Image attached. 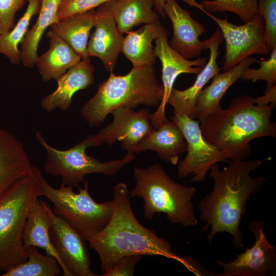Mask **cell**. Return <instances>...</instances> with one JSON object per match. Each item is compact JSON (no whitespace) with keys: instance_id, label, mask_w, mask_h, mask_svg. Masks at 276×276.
Listing matches in <instances>:
<instances>
[{"instance_id":"obj_18","label":"cell","mask_w":276,"mask_h":276,"mask_svg":"<svg viewBox=\"0 0 276 276\" xmlns=\"http://www.w3.org/2000/svg\"><path fill=\"white\" fill-rule=\"evenodd\" d=\"M94 72L95 68L90 60H81L56 80V89L41 100L42 108L48 112L57 108L68 110L71 106L74 95L94 84Z\"/></svg>"},{"instance_id":"obj_21","label":"cell","mask_w":276,"mask_h":276,"mask_svg":"<svg viewBox=\"0 0 276 276\" xmlns=\"http://www.w3.org/2000/svg\"><path fill=\"white\" fill-rule=\"evenodd\" d=\"M257 59L248 56L230 70L219 73L211 83L199 93L196 103L195 119L201 122L209 115L222 109L221 100L229 88L241 78L244 70Z\"/></svg>"},{"instance_id":"obj_3","label":"cell","mask_w":276,"mask_h":276,"mask_svg":"<svg viewBox=\"0 0 276 276\" xmlns=\"http://www.w3.org/2000/svg\"><path fill=\"white\" fill-rule=\"evenodd\" d=\"M275 106H261L254 98L242 95L233 99L227 108L209 115L200 122L204 140L228 160L246 159L251 153L250 142L262 137L276 136V123L271 120Z\"/></svg>"},{"instance_id":"obj_14","label":"cell","mask_w":276,"mask_h":276,"mask_svg":"<svg viewBox=\"0 0 276 276\" xmlns=\"http://www.w3.org/2000/svg\"><path fill=\"white\" fill-rule=\"evenodd\" d=\"M169 34L168 30L163 27L161 34L155 40L153 48L155 56L159 58L162 63L163 87L162 101L156 111L150 114V123L154 128H157L168 120L166 106L177 77L181 74H197L207 62L205 57L191 60L181 55L169 45Z\"/></svg>"},{"instance_id":"obj_13","label":"cell","mask_w":276,"mask_h":276,"mask_svg":"<svg viewBox=\"0 0 276 276\" xmlns=\"http://www.w3.org/2000/svg\"><path fill=\"white\" fill-rule=\"evenodd\" d=\"M49 235L61 263L63 276H97L90 268L91 260L86 240L54 213Z\"/></svg>"},{"instance_id":"obj_9","label":"cell","mask_w":276,"mask_h":276,"mask_svg":"<svg viewBox=\"0 0 276 276\" xmlns=\"http://www.w3.org/2000/svg\"><path fill=\"white\" fill-rule=\"evenodd\" d=\"M190 7H194L210 17L219 27L225 41V52L221 70L228 71L252 54L267 55L270 51L264 36V24L257 14L242 25L228 21L227 17L220 18L203 9L197 0H182Z\"/></svg>"},{"instance_id":"obj_25","label":"cell","mask_w":276,"mask_h":276,"mask_svg":"<svg viewBox=\"0 0 276 276\" xmlns=\"http://www.w3.org/2000/svg\"><path fill=\"white\" fill-rule=\"evenodd\" d=\"M163 27L159 20L145 24L136 31L126 33L121 53L131 62L133 67L153 65L155 63L152 42L160 36Z\"/></svg>"},{"instance_id":"obj_37","label":"cell","mask_w":276,"mask_h":276,"mask_svg":"<svg viewBox=\"0 0 276 276\" xmlns=\"http://www.w3.org/2000/svg\"><path fill=\"white\" fill-rule=\"evenodd\" d=\"M167 0H154V9L158 15L164 18L166 17L164 11L165 5Z\"/></svg>"},{"instance_id":"obj_33","label":"cell","mask_w":276,"mask_h":276,"mask_svg":"<svg viewBox=\"0 0 276 276\" xmlns=\"http://www.w3.org/2000/svg\"><path fill=\"white\" fill-rule=\"evenodd\" d=\"M111 1L113 0H61L57 12V20L94 9Z\"/></svg>"},{"instance_id":"obj_5","label":"cell","mask_w":276,"mask_h":276,"mask_svg":"<svg viewBox=\"0 0 276 276\" xmlns=\"http://www.w3.org/2000/svg\"><path fill=\"white\" fill-rule=\"evenodd\" d=\"M133 172L135 185L130 196L143 199L145 218L150 220L156 213H164L172 223L185 227L197 224L192 202L195 188L174 181L159 164L135 167Z\"/></svg>"},{"instance_id":"obj_4","label":"cell","mask_w":276,"mask_h":276,"mask_svg":"<svg viewBox=\"0 0 276 276\" xmlns=\"http://www.w3.org/2000/svg\"><path fill=\"white\" fill-rule=\"evenodd\" d=\"M163 96V87L153 65L133 67L125 75H116L112 72L82 105L80 115L90 127H98L118 108L134 109L140 105L157 107Z\"/></svg>"},{"instance_id":"obj_10","label":"cell","mask_w":276,"mask_h":276,"mask_svg":"<svg viewBox=\"0 0 276 276\" xmlns=\"http://www.w3.org/2000/svg\"><path fill=\"white\" fill-rule=\"evenodd\" d=\"M172 121L178 126L187 144V153L179 163L178 175L182 178L191 176V181L205 180L212 167L219 162H227L224 153L203 139L200 122L179 112H173Z\"/></svg>"},{"instance_id":"obj_22","label":"cell","mask_w":276,"mask_h":276,"mask_svg":"<svg viewBox=\"0 0 276 276\" xmlns=\"http://www.w3.org/2000/svg\"><path fill=\"white\" fill-rule=\"evenodd\" d=\"M49 48L38 56L36 65L42 81H56L69 68L79 63L81 59L62 39L51 30L47 34Z\"/></svg>"},{"instance_id":"obj_34","label":"cell","mask_w":276,"mask_h":276,"mask_svg":"<svg viewBox=\"0 0 276 276\" xmlns=\"http://www.w3.org/2000/svg\"><path fill=\"white\" fill-rule=\"evenodd\" d=\"M25 3V0H0V34L9 32L15 26L16 13Z\"/></svg>"},{"instance_id":"obj_31","label":"cell","mask_w":276,"mask_h":276,"mask_svg":"<svg viewBox=\"0 0 276 276\" xmlns=\"http://www.w3.org/2000/svg\"><path fill=\"white\" fill-rule=\"evenodd\" d=\"M269 57L265 59L260 58L258 62L260 66L258 68H246L241 75L242 80L256 82L263 80L266 83V90L275 85L276 83V48L270 52Z\"/></svg>"},{"instance_id":"obj_35","label":"cell","mask_w":276,"mask_h":276,"mask_svg":"<svg viewBox=\"0 0 276 276\" xmlns=\"http://www.w3.org/2000/svg\"><path fill=\"white\" fill-rule=\"evenodd\" d=\"M142 256L134 255L126 256L120 258L110 270L103 273L102 276H132L136 263Z\"/></svg>"},{"instance_id":"obj_15","label":"cell","mask_w":276,"mask_h":276,"mask_svg":"<svg viewBox=\"0 0 276 276\" xmlns=\"http://www.w3.org/2000/svg\"><path fill=\"white\" fill-rule=\"evenodd\" d=\"M95 30L88 40V56L96 57L108 72H112L121 52L124 36L118 30L110 11L104 4L96 11Z\"/></svg>"},{"instance_id":"obj_30","label":"cell","mask_w":276,"mask_h":276,"mask_svg":"<svg viewBox=\"0 0 276 276\" xmlns=\"http://www.w3.org/2000/svg\"><path fill=\"white\" fill-rule=\"evenodd\" d=\"M258 0H202L199 5L210 13L230 12L244 23L258 13Z\"/></svg>"},{"instance_id":"obj_19","label":"cell","mask_w":276,"mask_h":276,"mask_svg":"<svg viewBox=\"0 0 276 276\" xmlns=\"http://www.w3.org/2000/svg\"><path fill=\"white\" fill-rule=\"evenodd\" d=\"M32 169L22 143L0 128V198L17 180L30 174Z\"/></svg>"},{"instance_id":"obj_17","label":"cell","mask_w":276,"mask_h":276,"mask_svg":"<svg viewBox=\"0 0 276 276\" xmlns=\"http://www.w3.org/2000/svg\"><path fill=\"white\" fill-rule=\"evenodd\" d=\"M164 11L173 27V36L169 42L170 47L187 59L199 56L204 50L199 37L205 33L204 26L195 20L176 0H167Z\"/></svg>"},{"instance_id":"obj_2","label":"cell","mask_w":276,"mask_h":276,"mask_svg":"<svg viewBox=\"0 0 276 276\" xmlns=\"http://www.w3.org/2000/svg\"><path fill=\"white\" fill-rule=\"evenodd\" d=\"M115 208L104 228L87 241L98 254L104 273L122 257L129 255L162 256L184 264L186 258L173 251L171 244L146 228L136 219L131 206L130 192L119 182L112 189Z\"/></svg>"},{"instance_id":"obj_6","label":"cell","mask_w":276,"mask_h":276,"mask_svg":"<svg viewBox=\"0 0 276 276\" xmlns=\"http://www.w3.org/2000/svg\"><path fill=\"white\" fill-rule=\"evenodd\" d=\"M39 196L32 170L0 198V271L5 272L27 260L22 234L28 216Z\"/></svg>"},{"instance_id":"obj_29","label":"cell","mask_w":276,"mask_h":276,"mask_svg":"<svg viewBox=\"0 0 276 276\" xmlns=\"http://www.w3.org/2000/svg\"><path fill=\"white\" fill-rule=\"evenodd\" d=\"M26 250L27 260L4 272L3 276H57L61 273L54 257L42 254L35 246L29 247Z\"/></svg>"},{"instance_id":"obj_8","label":"cell","mask_w":276,"mask_h":276,"mask_svg":"<svg viewBox=\"0 0 276 276\" xmlns=\"http://www.w3.org/2000/svg\"><path fill=\"white\" fill-rule=\"evenodd\" d=\"M36 139L46 152L45 171L52 176H60L62 184L72 187H79L84 177L91 173L114 176L135 157L134 153L127 152L121 159L100 162L86 153V149L91 147L87 137L66 150H59L50 146L39 131Z\"/></svg>"},{"instance_id":"obj_26","label":"cell","mask_w":276,"mask_h":276,"mask_svg":"<svg viewBox=\"0 0 276 276\" xmlns=\"http://www.w3.org/2000/svg\"><path fill=\"white\" fill-rule=\"evenodd\" d=\"M122 34L137 25L159 20L155 9L154 0H113L105 3Z\"/></svg>"},{"instance_id":"obj_12","label":"cell","mask_w":276,"mask_h":276,"mask_svg":"<svg viewBox=\"0 0 276 276\" xmlns=\"http://www.w3.org/2000/svg\"><path fill=\"white\" fill-rule=\"evenodd\" d=\"M112 122L99 132L87 137L91 147L104 143L111 146L116 141L127 152L134 153L137 144L153 129L150 121L151 113L145 108L135 111L121 107L114 110Z\"/></svg>"},{"instance_id":"obj_27","label":"cell","mask_w":276,"mask_h":276,"mask_svg":"<svg viewBox=\"0 0 276 276\" xmlns=\"http://www.w3.org/2000/svg\"><path fill=\"white\" fill-rule=\"evenodd\" d=\"M61 1L40 0L38 18L21 43L20 57L24 66L32 67L36 64L38 57L37 49L42 35L49 27L58 20Z\"/></svg>"},{"instance_id":"obj_20","label":"cell","mask_w":276,"mask_h":276,"mask_svg":"<svg viewBox=\"0 0 276 276\" xmlns=\"http://www.w3.org/2000/svg\"><path fill=\"white\" fill-rule=\"evenodd\" d=\"M187 144L180 129L168 119L151 131L136 146L134 153L155 151L166 163L175 165L179 155L187 151Z\"/></svg>"},{"instance_id":"obj_32","label":"cell","mask_w":276,"mask_h":276,"mask_svg":"<svg viewBox=\"0 0 276 276\" xmlns=\"http://www.w3.org/2000/svg\"><path fill=\"white\" fill-rule=\"evenodd\" d=\"M257 13L263 19L264 39L270 52L276 48V0H258Z\"/></svg>"},{"instance_id":"obj_36","label":"cell","mask_w":276,"mask_h":276,"mask_svg":"<svg viewBox=\"0 0 276 276\" xmlns=\"http://www.w3.org/2000/svg\"><path fill=\"white\" fill-rule=\"evenodd\" d=\"M255 104L264 106L270 104L275 106L276 103V85L266 89L262 96L254 98Z\"/></svg>"},{"instance_id":"obj_7","label":"cell","mask_w":276,"mask_h":276,"mask_svg":"<svg viewBox=\"0 0 276 276\" xmlns=\"http://www.w3.org/2000/svg\"><path fill=\"white\" fill-rule=\"evenodd\" d=\"M39 196H43L54 206L53 211L76 229L88 241L102 231L110 220L114 210L113 200L102 203L96 202L88 191V182L84 180L83 187L75 193L73 187L61 185L59 188L51 186L40 169L33 166Z\"/></svg>"},{"instance_id":"obj_11","label":"cell","mask_w":276,"mask_h":276,"mask_svg":"<svg viewBox=\"0 0 276 276\" xmlns=\"http://www.w3.org/2000/svg\"><path fill=\"white\" fill-rule=\"evenodd\" d=\"M248 227L255 238L253 245L230 262L216 259L223 271L217 276H267L276 272V248L270 244L263 232L264 220H252Z\"/></svg>"},{"instance_id":"obj_28","label":"cell","mask_w":276,"mask_h":276,"mask_svg":"<svg viewBox=\"0 0 276 276\" xmlns=\"http://www.w3.org/2000/svg\"><path fill=\"white\" fill-rule=\"evenodd\" d=\"M27 8L18 21L9 32L0 34V54L6 56L11 63L21 62L20 50L18 49L28 31L32 17L38 13L40 0H27Z\"/></svg>"},{"instance_id":"obj_23","label":"cell","mask_w":276,"mask_h":276,"mask_svg":"<svg viewBox=\"0 0 276 276\" xmlns=\"http://www.w3.org/2000/svg\"><path fill=\"white\" fill-rule=\"evenodd\" d=\"M96 21L94 9L78 13L57 20L51 25L50 30L65 41L80 57L89 60L87 51L88 38Z\"/></svg>"},{"instance_id":"obj_1","label":"cell","mask_w":276,"mask_h":276,"mask_svg":"<svg viewBox=\"0 0 276 276\" xmlns=\"http://www.w3.org/2000/svg\"><path fill=\"white\" fill-rule=\"evenodd\" d=\"M265 161L229 160L222 169L218 163L212 167L209 176L214 181L213 190L199 203V218L205 223L202 230L210 229L207 236L210 243L217 234L226 232L232 236L235 246L243 247L240 225L246 202L266 181L265 177H252L250 173Z\"/></svg>"},{"instance_id":"obj_24","label":"cell","mask_w":276,"mask_h":276,"mask_svg":"<svg viewBox=\"0 0 276 276\" xmlns=\"http://www.w3.org/2000/svg\"><path fill=\"white\" fill-rule=\"evenodd\" d=\"M53 214V210L46 202L37 199L28 216L22 242L25 250L30 246L44 250L46 254L55 258L61 268L60 260L52 244L49 235Z\"/></svg>"},{"instance_id":"obj_16","label":"cell","mask_w":276,"mask_h":276,"mask_svg":"<svg viewBox=\"0 0 276 276\" xmlns=\"http://www.w3.org/2000/svg\"><path fill=\"white\" fill-rule=\"evenodd\" d=\"M223 39L220 30L217 29L210 38L203 41L204 50H209V59L197 74L192 85L184 90L172 88L167 103L173 107V112L183 113L191 119H195L196 103L199 93L204 85L221 70L218 65L217 59L219 47Z\"/></svg>"}]
</instances>
